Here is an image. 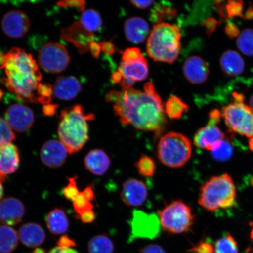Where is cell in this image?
Returning a JSON list of instances; mask_svg holds the SVG:
<instances>
[{
    "instance_id": "cell-1",
    "label": "cell",
    "mask_w": 253,
    "mask_h": 253,
    "mask_svg": "<svg viewBox=\"0 0 253 253\" xmlns=\"http://www.w3.org/2000/svg\"><path fill=\"white\" fill-rule=\"evenodd\" d=\"M106 100L114 103V111L123 125L154 132L157 135L162 133L166 127L165 110L151 82L145 84L144 91L131 88L110 91Z\"/></svg>"
},
{
    "instance_id": "cell-2",
    "label": "cell",
    "mask_w": 253,
    "mask_h": 253,
    "mask_svg": "<svg viewBox=\"0 0 253 253\" xmlns=\"http://www.w3.org/2000/svg\"><path fill=\"white\" fill-rule=\"evenodd\" d=\"M4 69L5 77L2 84L21 102L37 103V87L42 79L33 56L18 47H13L6 53Z\"/></svg>"
},
{
    "instance_id": "cell-3",
    "label": "cell",
    "mask_w": 253,
    "mask_h": 253,
    "mask_svg": "<svg viewBox=\"0 0 253 253\" xmlns=\"http://www.w3.org/2000/svg\"><path fill=\"white\" fill-rule=\"evenodd\" d=\"M94 118L93 114L85 113L79 104L62 111L58 134L69 154L78 153L89 140L88 122Z\"/></svg>"
},
{
    "instance_id": "cell-4",
    "label": "cell",
    "mask_w": 253,
    "mask_h": 253,
    "mask_svg": "<svg viewBox=\"0 0 253 253\" xmlns=\"http://www.w3.org/2000/svg\"><path fill=\"white\" fill-rule=\"evenodd\" d=\"M181 34L176 25L157 24L148 37L147 50L154 61L173 63L181 51Z\"/></svg>"
},
{
    "instance_id": "cell-5",
    "label": "cell",
    "mask_w": 253,
    "mask_h": 253,
    "mask_svg": "<svg viewBox=\"0 0 253 253\" xmlns=\"http://www.w3.org/2000/svg\"><path fill=\"white\" fill-rule=\"evenodd\" d=\"M236 188L228 173L211 177L201 186L198 204L209 211L227 209L236 204Z\"/></svg>"
},
{
    "instance_id": "cell-6",
    "label": "cell",
    "mask_w": 253,
    "mask_h": 253,
    "mask_svg": "<svg viewBox=\"0 0 253 253\" xmlns=\"http://www.w3.org/2000/svg\"><path fill=\"white\" fill-rule=\"evenodd\" d=\"M192 153L191 141L178 132H170L160 139L157 156L164 165L176 169L187 163Z\"/></svg>"
},
{
    "instance_id": "cell-7",
    "label": "cell",
    "mask_w": 253,
    "mask_h": 253,
    "mask_svg": "<svg viewBox=\"0 0 253 253\" xmlns=\"http://www.w3.org/2000/svg\"><path fill=\"white\" fill-rule=\"evenodd\" d=\"M161 227L169 234L178 235L188 232L194 224L195 216L191 207L182 201H174L160 211Z\"/></svg>"
},
{
    "instance_id": "cell-8",
    "label": "cell",
    "mask_w": 253,
    "mask_h": 253,
    "mask_svg": "<svg viewBox=\"0 0 253 253\" xmlns=\"http://www.w3.org/2000/svg\"><path fill=\"white\" fill-rule=\"evenodd\" d=\"M221 115L230 132L248 138L253 137V109L251 106L235 102L224 107Z\"/></svg>"
},
{
    "instance_id": "cell-9",
    "label": "cell",
    "mask_w": 253,
    "mask_h": 253,
    "mask_svg": "<svg viewBox=\"0 0 253 253\" xmlns=\"http://www.w3.org/2000/svg\"><path fill=\"white\" fill-rule=\"evenodd\" d=\"M41 67L50 74H58L65 70L70 62V56L65 46L58 42H48L39 52Z\"/></svg>"
},
{
    "instance_id": "cell-10",
    "label": "cell",
    "mask_w": 253,
    "mask_h": 253,
    "mask_svg": "<svg viewBox=\"0 0 253 253\" xmlns=\"http://www.w3.org/2000/svg\"><path fill=\"white\" fill-rule=\"evenodd\" d=\"M131 232L129 240L153 239L159 235L161 224L159 217L154 213L135 210L130 221Z\"/></svg>"
},
{
    "instance_id": "cell-11",
    "label": "cell",
    "mask_w": 253,
    "mask_h": 253,
    "mask_svg": "<svg viewBox=\"0 0 253 253\" xmlns=\"http://www.w3.org/2000/svg\"><path fill=\"white\" fill-rule=\"evenodd\" d=\"M221 116L219 110L211 111L208 125L199 129L194 136V144L195 146L211 151L218 142L224 140L225 135L217 126Z\"/></svg>"
},
{
    "instance_id": "cell-12",
    "label": "cell",
    "mask_w": 253,
    "mask_h": 253,
    "mask_svg": "<svg viewBox=\"0 0 253 253\" xmlns=\"http://www.w3.org/2000/svg\"><path fill=\"white\" fill-rule=\"evenodd\" d=\"M5 119L11 128L18 132H25L33 126L35 116L33 111L21 104H14L8 107Z\"/></svg>"
},
{
    "instance_id": "cell-13",
    "label": "cell",
    "mask_w": 253,
    "mask_h": 253,
    "mask_svg": "<svg viewBox=\"0 0 253 253\" xmlns=\"http://www.w3.org/2000/svg\"><path fill=\"white\" fill-rule=\"evenodd\" d=\"M61 36L63 40L72 43L81 54L90 50L94 41V34L84 27L80 21H76L69 27L62 28Z\"/></svg>"
},
{
    "instance_id": "cell-14",
    "label": "cell",
    "mask_w": 253,
    "mask_h": 253,
    "mask_svg": "<svg viewBox=\"0 0 253 253\" xmlns=\"http://www.w3.org/2000/svg\"><path fill=\"white\" fill-rule=\"evenodd\" d=\"M30 22L27 15L20 10L7 12L1 21V27L6 36L12 39L23 37L30 29Z\"/></svg>"
},
{
    "instance_id": "cell-15",
    "label": "cell",
    "mask_w": 253,
    "mask_h": 253,
    "mask_svg": "<svg viewBox=\"0 0 253 253\" xmlns=\"http://www.w3.org/2000/svg\"><path fill=\"white\" fill-rule=\"evenodd\" d=\"M120 197L123 202L128 207H140L147 200V186L140 180L134 178L126 179L123 183Z\"/></svg>"
},
{
    "instance_id": "cell-16",
    "label": "cell",
    "mask_w": 253,
    "mask_h": 253,
    "mask_svg": "<svg viewBox=\"0 0 253 253\" xmlns=\"http://www.w3.org/2000/svg\"><path fill=\"white\" fill-rule=\"evenodd\" d=\"M68 151L61 141H47L41 148V161L45 166L51 169H57L65 163Z\"/></svg>"
},
{
    "instance_id": "cell-17",
    "label": "cell",
    "mask_w": 253,
    "mask_h": 253,
    "mask_svg": "<svg viewBox=\"0 0 253 253\" xmlns=\"http://www.w3.org/2000/svg\"><path fill=\"white\" fill-rule=\"evenodd\" d=\"M25 207L20 199L8 197L0 201V222L7 226H15L23 220Z\"/></svg>"
},
{
    "instance_id": "cell-18",
    "label": "cell",
    "mask_w": 253,
    "mask_h": 253,
    "mask_svg": "<svg viewBox=\"0 0 253 253\" xmlns=\"http://www.w3.org/2000/svg\"><path fill=\"white\" fill-rule=\"evenodd\" d=\"M20 158L18 148L12 143L0 147V181L16 172L20 166Z\"/></svg>"
},
{
    "instance_id": "cell-19",
    "label": "cell",
    "mask_w": 253,
    "mask_h": 253,
    "mask_svg": "<svg viewBox=\"0 0 253 253\" xmlns=\"http://www.w3.org/2000/svg\"><path fill=\"white\" fill-rule=\"evenodd\" d=\"M183 72L191 83L201 84L207 80L210 69L205 60L201 57L193 56L186 60L183 66Z\"/></svg>"
},
{
    "instance_id": "cell-20",
    "label": "cell",
    "mask_w": 253,
    "mask_h": 253,
    "mask_svg": "<svg viewBox=\"0 0 253 253\" xmlns=\"http://www.w3.org/2000/svg\"><path fill=\"white\" fill-rule=\"evenodd\" d=\"M82 90V84L77 78L59 77L53 86V93L58 99L71 100L78 96Z\"/></svg>"
},
{
    "instance_id": "cell-21",
    "label": "cell",
    "mask_w": 253,
    "mask_h": 253,
    "mask_svg": "<svg viewBox=\"0 0 253 253\" xmlns=\"http://www.w3.org/2000/svg\"><path fill=\"white\" fill-rule=\"evenodd\" d=\"M118 72L123 79H129L135 82L144 81L148 75L147 60L143 56L138 59L122 61Z\"/></svg>"
},
{
    "instance_id": "cell-22",
    "label": "cell",
    "mask_w": 253,
    "mask_h": 253,
    "mask_svg": "<svg viewBox=\"0 0 253 253\" xmlns=\"http://www.w3.org/2000/svg\"><path fill=\"white\" fill-rule=\"evenodd\" d=\"M84 163L85 167L90 173L102 176L109 170L111 161L105 151L94 149L88 152L84 158Z\"/></svg>"
},
{
    "instance_id": "cell-23",
    "label": "cell",
    "mask_w": 253,
    "mask_h": 253,
    "mask_svg": "<svg viewBox=\"0 0 253 253\" xmlns=\"http://www.w3.org/2000/svg\"><path fill=\"white\" fill-rule=\"evenodd\" d=\"M18 236L23 245L30 248L40 246L46 239V234L42 227L35 223L23 224L19 229Z\"/></svg>"
},
{
    "instance_id": "cell-24",
    "label": "cell",
    "mask_w": 253,
    "mask_h": 253,
    "mask_svg": "<svg viewBox=\"0 0 253 253\" xmlns=\"http://www.w3.org/2000/svg\"><path fill=\"white\" fill-rule=\"evenodd\" d=\"M125 33L126 39L130 42L139 44L144 42L150 33L147 22L140 17H132L126 20Z\"/></svg>"
},
{
    "instance_id": "cell-25",
    "label": "cell",
    "mask_w": 253,
    "mask_h": 253,
    "mask_svg": "<svg viewBox=\"0 0 253 253\" xmlns=\"http://www.w3.org/2000/svg\"><path fill=\"white\" fill-rule=\"evenodd\" d=\"M220 64L221 70L229 77L242 74L245 68L244 60L234 50H227L221 55Z\"/></svg>"
},
{
    "instance_id": "cell-26",
    "label": "cell",
    "mask_w": 253,
    "mask_h": 253,
    "mask_svg": "<svg viewBox=\"0 0 253 253\" xmlns=\"http://www.w3.org/2000/svg\"><path fill=\"white\" fill-rule=\"evenodd\" d=\"M46 223L49 232L54 235H63L69 229L68 218L62 208H55L49 211L46 216Z\"/></svg>"
},
{
    "instance_id": "cell-27",
    "label": "cell",
    "mask_w": 253,
    "mask_h": 253,
    "mask_svg": "<svg viewBox=\"0 0 253 253\" xmlns=\"http://www.w3.org/2000/svg\"><path fill=\"white\" fill-rule=\"evenodd\" d=\"M17 232L11 227L0 226V253H10L17 248L18 237Z\"/></svg>"
},
{
    "instance_id": "cell-28",
    "label": "cell",
    "mask_w": 253,
    "mask_h": 253,
    "mask_svg": "<svg viewBox=\"0 0 253 253\" xmlns=\"http://www.w3.org/2000/svg\"><path fill=\"white\" fill-rule=\"evenodd\" d=\"M115 246L112 240L105 235L95 236L88 242L89 253H113Z\"/></svg>"
},
{
    "instance_id": "cell-29",
    "label": "cell",
    "mask_w": 253,
    "mask_h": 253,
    "mask_svg": "<svg viewBox=\"0 0 253 253\" xmlns=\"http://www.w3.org/2000/svg\"><path fill=\"white\" fill-rule=\"evenodd\" d=\"M80 23L85 29L94 34L102 26V19L99 12L94 9L84 10L81 15Z\"/></svg>"
},
{
    "instance_id": "cell-30",
    "label": "cell",
    "mask_w": 253,
    "mask_h": 253,
    "mask_svg": "<svg viewBox=\"0 0 253 253\" xmlns=\"http://www.w3.org/2000/svg\"><path fill=\"white\" fill-rule=\"evenodd\" d=\"M165 113L172 119H181L183 113L187 112L188 107L179 98L172 96L166 103Z\"/></svg>"
},
{
    "instance_id": "cell-31",
    "label": "cell",
    "mask_w": 253,
    "mask_h": 253,
    "mask_svg": "<svg viewBox=\"0 0 253 253\" xmlns=\"http://www.w3.org/2000/svg\"><path fill=\"white\" fill-rule=\"evenodd\" d=\"M210 151L211 157L214 160L225 162L232 157L234 148L229 141L223 140L215 145Z\"/></svg>"
},
{
    "instance_id": "cell-32",
    "label": "cell",
    "mask_w": 253,
    "mask_h": 253,
    "mask_svg": "<svg viewBox=\"0 0 253 253\" xmlns=\"http://www.w3.org/2000/svg\"><path fill=\"white\" fill-rule=\"evenodd\" d=\"M214 253H239V247L235 238L227 233L215 243Z\"/></svg>"
},
{
    "instance_id": "cell-33",
    "label": "cell",
    "mask_w": 253,
    "mask_h": 253,
    "mask_svg": "<svg viewBox=\"0 0 253 253\" xmlns=\"http://www.w3.org/2000/svg\"><path fill=\"white\" fill-rule=\"evenodd\" d=\"M237 46L243 54L253 56V30L245 29L239 35L236 41Z\"/></svg>"
},
{
    "instance_id": "cell-34",
    "label": "cell",
    "mask_w": 253,
    "mask_h": 253,
    "mask_svg": "<svg viewBox=\"0 0 253 253\" xmlns=\"http://www.w3.org/2000/svg\"><path fill=\"white\" fill-rule=\"evenodd\" d=\"M136 169L140 175L147 178L153 176L156 170V164L151 157L142 155L137 163Z\"/></svg>"
},
{
    "instance_id": "cell-35",
    "label": "cell",
    "mask_w": 253,
    "mask_h": 253,
    "mask_svg": "<svg viewBox=\"0 0 253 253\" xmlns=\"http://www.w3.org/2000/svg\"><path fill=\"white\" fill-rule=\"evenodd\" d=\"M16 135L6 120L0 117V147L12 143Z\"/></svg>"
},
{
    "instance_id": "cell-36",
    "label": "cell",
    "mask_w": 253,
    "mask_h": 253,
    "mask_svg": "<svg viewBox=\"0 0 253 253\" xmlns=\"http://www.w3.org/2000/svg\"><path fill=\"white\" fill-rule=\"evenodd\" d=\"M72 202L74 211L78 215L81 214L86 211L93 210V206L92 204L86 198L83 191L79 192L77 197Z\"/></svg>"
},
{
    "instance_id": "cell-37",
    "label": "cell",
    "mask_w": 253,
    "mask_h": 253,
    "mask_svg": "<svg viewBox=\"0 0 253 253\" xmlns=\"http://www.w3.org/2000/svg\"><path fill=\"white\" fill-rule=\"evenodd\" d=\"M37 102L43 105L51 102V95L53 93V87L49 84H40L37 87Z\"/></svg>"
},
{
    "instance_id": "cell-38",
    "label": "cell",
    "mask_w": 253,
    "mask_h": 253,
    "mask_svg": "<svg viewBox=\"0 0 253 253\" xmlns=\"http://www.w3.org/2000/svg\"><path fill=\"white\" fill-rule=\"evenodd\" d=\"M243 2L242 1H232L230 0L225 6V10L229 17H240L243 15Z\"/></svg>"
},
{
    "instance_id": "cell-39",
    "label": "cell",
    "mask_w": 253,
    "mask_h": 253,
    "mask_svg": "<svg viewBox=\"0 0 253 253\" xmlns=\"http://www.w3.org/2000/svg\"><path fill=\"white\" fill-rule=\"evenodd\" d=\"M69 184L63 189L62 193L63 196L68 199V200H74V199L77 197L80 191H79L78 186L77 185V177H73V178H69Z\"/></svg>"
},
{
    "instance_id": "cell-40",
    "label": "cell",
    "mask_w": 253,
    "mask_h": 253,
    "mask_svg": "<svg viewBox=\"0 0 253 253\" xmlns=\"http://www.w3.org/2000/svg\"><path fill=\"white\" fill-rule=\"evenodd\" d=\"M59 7H72L77 9L79 11H84L86 2L83 0H71V1H62L57 3Z\"/></svg>"
},
{
    "instance_id": "cell-41",
    "label": "cell",
    "mask_w": 253,
    "mask_h": 253,
    "mask_svg": "<svg viewBox=\"0 0 253 253\" xmlns=\"http://www.w3.org/2000/svg\"><path fill=\"white\" fill-rule=\"evenodd\" d=\"M191 251L195 253H214V246L210 242L201 240Z\"/></svg>"
},
{
    "instance_id": "cell-42",
    "label": "cell",
    "mask_w": 253,
    "mask_h": 253,
    "mask_svg": "<svg viewBox=\"0 0 253 253\" xmlns=\"http://www.w3.org/2000/svg\"><path fill=\"white\" fill-rule=\"evenodd\" d=\"M143 57L140 49L137 47H131L126 49L122 53V61H129V60L138 59Z\"/></svg>"
},
{
    "instance_id": "cell-43",
    "label": "cell",
    "mask_w": 253,
    "mask_h": 253,
    "mask_svg": "<svg viewBox=\"0 0 253 253\" xmlns=\"http://www.w3.org/2000/svg\"><path fill=\"white\" fill-rule=\"evenodd\" d=\"M139 253H166L162 247L156 244H150L142 248Z\"/></svg>"
},
{
    "instance_id": "cell-44",
    "label": "cell",
    "mask_w": 253,
    "mask_h": 253,
    "mask_svg": "<svg viewBox=\"0 0 253 253\" xmlns=\"http://www.w3.org/2000/svg\"><path fill=\"white\" fill-rule=\"evenodd\" d=\"M78 216L84 223H90L96 219V214L93 210L84 211Z\"/></svg>"
},
{
    "instance_id": "cell-45",
    "label": "cell",
    "mask_w": 253,
    "mask_h": 253,
    "mask_svg": "<svg viewBox=\"0 0 253 253\" xmlns=\"http://www.w3.org/2000/svg\"><path fill=\"white\" fill-rule=\"evenodd\" d=\"M225 33L230 39H233L240 34L238 27L232 23L227 24L225 27Z\"/></svg>"
},
{
    "instance_id": "cell-46",
    "label": "cell",
    "mask_w": 253,
    "mask_h": 253,
    "mask_svg": "<svg viewBox=\"0 0 253 253\" xmlns=\"http://www.w3.org/2000/svg\"><path fill=\"white\" fill-rule=\"evenodd\" d=\"M47 253H79L76 250L68 247L56 246Z\"/></svg>"
},
{
    "instance_id": "cell-47",
    "label": "cell",
    "mask_w": 253,
    "mask_h": 253,
    "mask_svg": "<svg viewBox=\"0 0 253 253\" xmlns=\"http://www.w3.org/2000/svg\"><path fill=\"white\" fill-rule=\"evenodd\" d=\"M102 50L107 55H112L115 53L116 48L113 43L111 42H103L100 43Z\"/></svg>"
},
{
    "instance_id": "cell-48",
    "label": "cell",
    "mask_w": 253,
    "mask_h": 253,
    "mask_svg": "<svg viewBox=\"0 0 253 253\" xmlns=\"http://www.w3.org/2000/svg\"><path fill=\"white\" fill-rule=\"evenodd\" d=\"M56 104H47L43 106V113L46 116H52L55 115L57 107Z\"/></svg>"
},
{
    "instance_id": "cell-49",
    "label": "cell",
    "mask_w": 253,
    "mask_h": 253,
    "mask_svg": "<svg viewBox=\"0 0 253 253\" xmlns=\"http://www.w3.org/2000/svg\"><path fill=\"white\" fill-rule=\"evenodd\" d=\"M90 50L91 54H92L94 58H97V57L100 55L101 50H102V47H101L100 43L93 41V42L91 43Z\"/></svg>"
},
{
    "instance_id": "cell-50",
    "label": "cell",
    "mask_w": 253,
    "mask_h": 253,
    "mask_svg": "<svg viewBox=\"0 0 253 253\" xmlns=\"http://www.w3.org/2000/svg\"><path fill=\"white\" fill-rule=\"evenodd\" d=\"M218 22L214 18H208L206 20L205 25L207 27L208 33H211L215 30Z\"/></svg>"
},
{
    "instance_id": "cell-51",
    "label": "cell",
    "mask_w": 253,
    "mask_h": 253,
    "mask_svg": "<svg viewBox=\"0 0 253 253\" xmlns=\"http://www.w3.org/2000/svg\"><path fill=\"white\" fill-rule=\"evenodd\" d=\"M131 4L139 9H145L149 7L153 1H131Z\"/></svg>"
},
{
    "instance_id": "cell-52",
    "label": "cell",
    "mask_w": 253,
    "mask_h": 253,
    "mask_svg": "<svg viewBox=\"0 0 253 253\" xmlns=\"http://www.w3.org/2000/svg\"><path fill=\"white\" fill-rule=\"evenodd\" d=\"M58 246L71 248V246H75V242L67 236H63L59 240Z\"/></svg>"
},
{
    "instance_id": "cell-53",
    "label": "cell",
    "mask_w": 253,
    "mask_h": 253,
    "mask_svg": "<svg viewBox=\"0 0 253 253\" xmlns=\"http://www.w3.org/2000/svg\"><path fill=\"white\" fill-rule=\"evenodd\" d=\"M83 192L84 193L85 196H86V198L91 202L94 200L95 198L94 192L91 186H87V188L84 190Z\"/></svg>"
},
{
    "instance_id": "cell-54",
    "label": "cell",
    "mask_w": 253,
    "mask_h": 253,
    "mask_svg": "<svg viewBox=\"0 0 253 253\" xmlns=\"http://www.w3.org/2000/svg\"><path fill=\"white\" fill-rule=\"evenodd\" d=\"M234 99H235V102L243 103L244 102L245 97L242 94L237 93L235 92L233 94Z\"/></svg>"
},
{
    "instance_id": "cell-55",
    "label": "cell",
    "mask_w": 253,
    "mask_h": 253,
    "mask_svg": "<svg viewBox=\"0 0 253 253\" xmlns=\"http://www.w3.org/2000/svg\"><path fill=\"white\" fill-rule=\"evenodd\" d=\"M243 18L246 19V20H252L253 18V8L250 7L246 11Z\"/></svg>"
},
{
    "instance_id": "cell-56",
    "label": "cell",
    "mask_w": 253,
    "mask_h": 253,
    "mask_svg": "<svg viewBox=\"0 0 253 253\" xmlns=\"http://www.w3.org/2000/svg\"><path fill=\"white\" fill-rule=\"evenodd\" d=\"M5 54L0 52V68H1L5 63Z\"/></svg>"
},
{
    "instance_id": "cell-57",
    "label": "cell",
    "mask_w": 253,
    "mask_h": 253,
    "mask_svg": "<svg viewBox=\"0 0 253 253\" xmlns=\"http://www.w3.org/2000/svg\"><path fill=\"white\" fill-rule=\"evenodd\" d=\"M2 183V182L0 181V201H1L3 195H4V189H3Z\"/></svg>"
},
{
    "instance_id": "cell-58",
    "label": "cell",
    "mask_w": 253,
    "mask_h": 253,
    "mask_svg": "<svg viewBox=\"0 0 253 253\" xmlns=\"http://www.w3.org/2000/svg\"><path fill=\"white\" fill-rule=\"evenodd\" d=\"M249 147L250 150L253 152V137L249 138Z\"/></svg>"
},
{
    "instance_id": "cell-59",
    "label": "cell",
    "mask_w": 253,
    "mask_h": 253,
    "mask_svg": "<svg viewBox=\"0 0 253 253\" xmlns=\"http://www.w3.org/2000/svg\"><path fill=\"white\" fill-rule=\"evenodd\" d=\"M250 105H251V107L253 109V94H252L251 99H250Z\"/></svg>"
},
{
    "instance_id": "cell-60",
    "label": "cell",
    "mask_w": 253,
    "mask_h": 253,
    "mask_svg": "<svg viewBox=\"0 0 253 253\" xmlns=\"http://www.w3.org/2000/svg\"><path fill=\"white\" fill-rule=\"evenodd\" d=\"M3 95H4V93H3V91L1 89H0V101H1Z\"/></svg>"
},
{
    "instance_id": "cell-61",
    "label": "cell",
    "mask_w": 253,
    "mask_h": 253,
    "mask_svg": "<svg viewBox=\"0 0 253 253\" xmlns=\"http://www.w3.org/2000/svg\"><path fill=\"white\" fill-rule=\"evenodd\" d=\"M251 239L253 240V228L251 230Z\"/></svg>"
},
{
    "instance_id": "cell-62",
    "label": "cell",
    "mask_w": 253,
    "mask_h": 253,
    "mask_svg": "<svg viewBox=\"0 0 253 253\" xmlns=\"http://www.w3.org/2000/svg\"><path fill=\"white\" fill-rule=\"evenodd\" d=\"M250 183H251V185L253 186V176L251 179V182H250Z\"/></svg>"
},
{
    "instance_id": "cell-63",
    "label": "cell",
    "mask_w": 253,
    "mask_h": 253,
    "mask_svg": "<svg viewBox=\"0 0 253 253\" xmlns=\"http://www.w3.org/2000/svg\"><path fill=\"white\" fill-rule=\"evenodd\" d=\"M252 253H253V251L252 252Z\"/></svg>"
}]
</instances>
